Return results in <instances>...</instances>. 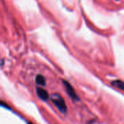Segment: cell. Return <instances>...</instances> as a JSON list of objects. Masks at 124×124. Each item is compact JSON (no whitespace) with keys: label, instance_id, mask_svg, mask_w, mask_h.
Instances as JSON below:
<instances>
[{"label":"cell","instance_id":"obj_1","mask_svg":"<svg viewBox=\"0 0 124 124\" xmlns=\"http://www.w3.org/2000/svg\"><path fill=\"white\" fill-rule=\"evenodd\" d=\"M52 101L57 108L62 113L65 114L67 112V106L63 99V98L58 94H54L52 96Z\"/></svg>","mask_w":124,"mask_h":124},{"label":"cell","instance_id":"obj_2","mask_svg":"<svg viewBox=\"0 0 124 124\" xmlns=\"http://www.w3.org/2000/svg\"><path fill=\"white\" fill-rule=\"evenodd\" d=\"M62 82H63V84H64V86L65 87V90H66L68 96L74 101H79V98H78V95L76 94L73 87L65 80H63Z\"/></svg>","mask_w":124,"mask_h":124},{"label":"cell","instance_id":"obj_3","mask_svg":"<svg viewBox=\"0 0 124 124\" xmlns=\"http://www.w3.org/2000/svg\"><path fill=\"white\" fill-rule=\"evenodd\" d=\"M36 94H37L38 97L42 100L46 101L49 98L48 92L45 89H43L42 88H39V87L36 88Z\"/></svg>","mask_w":124,"mask_h":124},{"label":"cell","instance_id":"obj_4","mask_svg":"<svg viewBox=\"0 0 124 124\" xmlns=\"http://www.w3.org/2000/svg\"><path fill=\"white\" fill-rule=\"evenodd\" d=\"M36 83L40 86H45L46 85V80L42 75L38 74L36 76Z\"/></svg>","mask_w":124,"mask_h":124},{"label":"cell","instance_id":"obj_5","mask_svg":"<svg viewBox=\"0 0 124 124\" xmlns=\"http://www.w3.org/2000/svg\"><path fill=\"white\" fill-rule=\"evenodd\" d=\"M112 85L116 87L117 88H118L120 90L123 91L124 89V86H123V82L120 80H115L114 81L112 82Z\"/></svg>","mask_w":124,"mask_h":124},{"label":"cell","instance_id":"obj_6","mask_svg":"<svg viewBox=\"0 0 124 124\" xmlns=\"http://www.w3.org/2000/svg\"><path fill=\"white\" fill-rule=\"evenodd\" d=\"M0 105L1 106H4V107H7V108H9V109H10V107H9V106H7L5 102H1L0 101Z\"/></svg>","mask_w":124,"mask_h":124},{"label":"cell","instance_id":"obj_7","mask_svg":"<svg viewBox=\"0 0 124 124\" xmlns=\"http://www.w3.org/2000/svg\"><path fill=\"white\" fill-rule=\"evenodd\" d=\"M28 124H32V123H28Z\"/></svg>","mask_w":124,"mask_h":124}]
</instances>
